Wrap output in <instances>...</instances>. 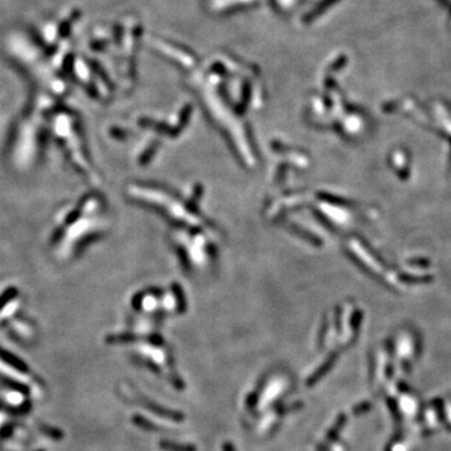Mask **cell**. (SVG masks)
I'll list each match as a JSON object with an SVG mask.
<instances>
[{
	"mask_svg": "<svg viewBox=\"0 0 451 451\" xmlns=\"http://www.w3.org/2000/svg\"><path fill=\"white\" fill-rule=\"evenodd\" d=\"M345 64H346V57L345 55H341V57L338 58V59L336 60L332 65H331V69L332 70L340 69V68H342Z\"/></svg>",
	"mask_w": 451,
	"mask_h": 451,
	"instance_id": "5b68a950",
	"label": "cell"
},
{
	"mask_svg": "<svg viewBox=\"0 0 451 451\" xmlns=\"http://www.w3.org/2000/svg\"><path fill=\"white\" fill-rule=\"evenodd\" d=\"M223 448H224V451H235V448H233V446L231 445V443H225V445L223 446Z\"/></svg>",
	"mask_w": 451,
	"mask_h": 451,
	"instance_id": "ba28073f",
	"label": "cell"
},
{
	"mask_svg": "<svg viewBox=\"0 0 451 451\" xmlns=\"http://www.w3.org/2000/svg\"><path fill=\"white\" fill-rule=\"evenodd\" d=\"M80 15H82V12H79V10H74V12L72 13V15H70V17L68 18L65 22H63L62 24L59 25V32H58V34H59L60 38H65L69 35L73 24L75 23V20L79 19Z\"/></svg>",
	"mask_w": 451,
	"mask_h": 451,
	"instance_id": "7a4b0ae2",
	"label": "cell"
},
{
	"mask_svg": "<svg viewBox=\"0 0 451 451\" xmlns=\"http://www.w3.org/2000/svg\"><path fill=\"white\" fill-rule=\"evenodd\" d=\"M115 40L119 42V35L122 34V29H119V27H115Z\"/></svg>",
	"mask_w": 451,
	"mask_h": 451,
	"instance_id": "52a82bcc",
	"label": "cell"
},
{
	"mask_svg": "<svg viewBox=\"0 0 451 451\" xmlns=\"http://www.w3.org/2000/svg\"><path fill=\"white\" fill-rule=\"evenodd\" d=\"M17 291L18 290L15 287H10V288H8V290L5 291L2 296H0V308H2L3 306L8 302V301H10L13 297L17 296Z\"/></svg>",
	"mask_w": 451,
	"mask_h": 451,
	"instance_id": "277c9868",
	"label": "cell"
},
{
	"mask_svg": "<svg viewBox=\"0 0 451 451\" xmlns=\"http://www.w3.org/2000/svg\"><path fill=\"white\" fill-rule=\"evenodd\" d=\"M160 447L167 451H195V447L192 445H182V443H175L172 441H163L160 442Z\"/></svg>",
	"mask_w": 451,
	"mask_h": 451,
	"instance_id": "3957f363",
	"label": "cell"
},
{
	"mask_svg": "<svg viewBox=\"0 0 451 451\" xmlns=\"http://www.w3.org/2000/svg\"><path fill=\"white\" fill-rule=\"evenodd\" d=\"M105 44H107V43H105V42H100V40H98V42L92 43V44H90V47H92L94 50H100V49H103V48L105 47Z\"/></svg>",
	"mask_w": 451,
	"mask_h": 451,
	"instance_id": "8992f818",
	"label": "cell"
},
{
	"mask_svg": "<svg viewBox=\"0 0 451 451\" xmlns=\"http://www.w3.org/2000/svg\"><path fill=\"white\" fill-rule=\"evenodd\" d=\"M338 2H340V0H321V2L318 3V4L316 5V7L313 8L310 13H308V14L305 15V18H303V22L305 23L313 22L316 18H318L320 15H322L323 13L328 9V8L333 7V5Z\"/></svg>",
	"mask_w": 451,
	"mask_h": 451,
	"instance_id": "6da1fadb",
	"label": "cell"
}]
</instances>
